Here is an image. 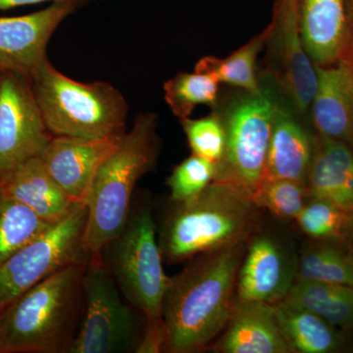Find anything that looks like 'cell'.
<instances>
[{
	"label": "cell",
	"mask_w": 353,
	"mask_h": 353,
	"mask_svg": "<svg viewBox=\"0 0 353 353\" xmlns=\"http://www.w3.org/2000/svg\"><path fill=\"white\" fill-rule=\"evenodd\" d=\"M248 243L197 255L170 277L162 306L167 352H201L222 333L236 304V277Z\"/></svg>",
	"instance_id": "cell-1"
},
{
	"label": "cell",
	"mask_w": 353,
	"mask_h": 353,
	"mask_svg": "<svg viewBox=\"0 0 353 353\" xmlns=\"http://www.w3.org/2000/svg\"><path fill=\"white\" fill-rule=\"evenodd\" d=\"M172 202L158 238L168 264L248 243L259 228L256 202L228 181L217 179L194 199Z\"/></svg>",
	"instance_id": "cell-2"
},
{
	"label": "cell",
	"mask_w": 353,
	"mask_h": 353,
	"mask_svg": "<svg viewBox=\"0 0 353 353\" xmlns=\"http://www.w3.org/2000/svg\"><path fill=\"white\" fill-rule=\"evenodd\" d=\"M88 261L69 265L0 310V353H67L83 309Z\"/></svg>",
	"instance_id": "cell-3"
},
{
	"label": "cell",
	"mask_w": 353,
	"mask_h": 353,
	"mask_svg": "<svg viewBox=\"0 0 353 353\" xmlns=\"http://www.w3.org/2000/svg\"><path fill=\"white\" fill-rule=\"evenodd\" d=\"M157 114H139L134 126L99 167L87 201L83 241L90 256H97L126 225L137 183L157 163Z\"/></svg>",
	"instance_id": "cell-4"
},
{
	"label": "cell",
	"mask_w": 353,
	"mask_h": 353,
	"mask_svg": "<svg viewBox=\"0 0 353 353\" xmlns=\"http://www.w3.org/2000/svg\"><path fill=\"white\" fill-rule=\"evenodd\" d=\"M30 80L52 136L101 139L126 132L127 101L110 83L77 82L58 71L48 58Z\"/></svg>",
	"instance_id": "cell-5"
},
{
	"label": "cell",
	"mask_w": 353,
	"mask_h": 353,
	"mask_svg": "<svg viewBox=\"0 0 353 353\" xmlns=\"http://www.w3.org/2000/svg\"><path fill=\"white\" fill-rule=\"evenodd\" d=\"M97 256L134 307L145 317L162 316L170 277L164 271L157 224L148 202L132 205L122 231Z\"/></svg>",
	"instance_id": "cell-6"
},
{
	"label": "cell",
	"mask_w": 353,
	"mask_h": 353,
	"mask_svg": "<svg viewBox=\"0 0 353 353\" xmlns=\"http://www.w3.org/2000/svg\"><path fill=\"white\" fill-rule=\"evenodd\" d=\"M143 315L125 299L99 257H90L83 275L80 326L67 353H136Z\"/></svg>",
	"instance_id": "cell-7"
},
{
	"label": "cell",
	"mask_w": 353,
	"mask_h": 353,
	"mask_svg": "<svg viewBox=\"0 0 353 353\" xmlns=\"http://www.w3.org/2000/svg\"><path fill=\"white\" fill-rule=\"evenodd\" d=\"M216 110L224 125L226 148L217 164L215 180L233 183L254 199L266 170L273 99L263 90L260 94L245 92L232 99L222 110Z\"/></svg>",
	"instance_id": "cell-8"
},
{
	"label": "cell",
	"mask_w": 353,
	"mask_h": 353,
	"mask_svg": "<svg viewBox=\"0 0 353 353\" xmlns=\"http://www.w3.org/2000/svg\"><path fill=\"white\" fill-rule=\"evenodd\" d=\"M87 221V203L78 204L0 266V310L48 276L90 259L83 241Z\"/></svg>",
	"instance_id": "cell-9"
},
{
	"label": "cell",
	"mask_w": 353,
	"mask_h": 353,
	"mask_svg": "<svg viewBox=\"0 0 353 353\" xmlns=\"http://www.w3.org/2000/svg\"><path fill=\"white\" fill-rule=\"evenodd\" d=\"M53 138L29 77L2 72L0 77V176L38 157Z\"/></svg>",
	"instance_id": "cell-10"
},
{
	"label": "cell",
	"mask_w": 353,
	"mask_h": 353,
	"mask_svg": "<svg viewBox=\"0 0 353 353\" xmlns=\"http://www.w3.org/2000/svg\"><path fill=\"white\" fill-rule=\"evenodd\" d=\"M268 41L273 76L297 112H307L317 88L315 65L304 50L299 0H277Z\"/></svg>",
	"instance_id": "cell-11"
},
{
	"label": "cell",
	"mask_w": 353,
	"mask_h": 353,
	"mask_svg": "<svg viewBox=\"0 0 353 353\" xmlns=\"http://www.w3.org/2000/svg\"><path fill=\"white\" fill-rule=\"evenodd\" d=\"M81 6L78 2H53L38 12L0 17V72L30 78L48 58L46 48L58 26Z\"/></svg>",
	"instance_id": "cell-12"
},
{
	"label": "cell",
	"mask_w": 353,
	"mask_h": 353,
	"mask_svg": "<svg viewBox=\"0 0 353 353\" xmlns=\"http://www.w3.org/2000/svg\"><path fill=\"white\" fill-rule=\"evenodd\" d=\"M297 267L283 245L267 234L250 241L236 277L238 301L275 304L284 301L296 280Z\"/></svg>",
	"instance_id": "cell-13"
},
{
	"label": "cell",
	"mask_w": 353,
	"mask_h": 353,
	"mask_svg": "<svg viewBox=\"0 0 353 353\" xmlns=\"http://www.w3.org/2000/svg\"><path fill=\"white\" fill-rule=\"evenodd\" d=\"M124 134L101 139L53 136L39 157L73 201L87 203L99 167Z\"/></svg>",
	"instance_id": "cell-14"
},
{
	"label": "cell",
	"mask_w": 353,
	"mask_h": 353,
	"mask_svg": "<svg viewBox=\"0 0 353 353\" xmlns=\"http://www.w3.org/2000/svg\"><path fill=\"white\" fill-rule=\"evenodd\" d=\"M317 88L311 102L313 123L319 134L353 150V67L347 60L333 66H315Z\"/></svg>",
	"instance_id": "cell-15"
},
{
	"label": "cell",
	"mask_w": 353,
	"mask_h": 353,
	"mask_svg": "<svg viewBox=\"0 0 353 353\" xmlns=\"http://www.w3.org/2000/svg\"><path fill=\"white\" fill-rule=\"evenodd\" d=\"M213 352L221 353H292L271 304L236 299L231 318Z\"/></svg>",
	"instance_id": "cell-16"
},
{
	"label": "cell",
	"mask_w": 353,
	"mask_h": 353,
	"mask_svg": "<svg viewBox=\"0 0 353 353\" xmlns=\"http://www.w3.org/2000/svg\"><path fill=\"white\" fill-rule=\"evenodd\" d=\"M0 188L50 224L63 219L80 204L60 187L39 157L28 159L0 176Z\"/></svg>",
	"instance_id": "cell-17"
},
{
	"label": "cell",
	"mask_w": 353,
	"mask_h": 353,
	"mask_svg": "<svg viewBox=\"0 0 353 353\" xmlns=\"http://www.w3.org/2000/svg\"><path fill=\"white\" fill-rule=\"evenodd\" d=\"M307 196L331 202L353 214V150L345 143L319 134L306 181Z\"/></svg>",
	"instance_id": "cell-18"
},
{
	"label": "cell",
	"mask_w": 353,
	"mask_h": 353,
	"mask_svg": "<svg viewBox=\"0 0 353 353\" xmlns=\"http://www.w3.org/2000/svg\"><path fill=\"white\" fill-rule=\"evenodd\" d=\"M304 50L315 66L340 59L347 41L345 0H299Z\"/></svg>",
	"instance_id": "cell-19"
},
{
	"label": "cell",
	"mask_w": 353,
	"mask_h": 353,
	"mask_svg": "<svg viewBox=\"0 0 353 353\" xmlns=\"http://www.w3.org/2000/svg\"><path fill=\"white\" fill-rule=\"evenodd\" d=\"M314 143L296 118L274 102L273 120L265 176L306 183Z\"/></svg>",
	"instance_id": "cell-20"
},
{
	"label": "cell",
	"mask_w": 353,
	"mask_h": 353,
	"mask_svg": "<svg viewBox=\"0 0 353 353\" xmlns=\"http://www.w3.org/2000/svg\"><path fill=\"white\" fill-rule=\"evenodd\" d=\"M285 303L310 311L334 328L353 330V288L296 279Z\"/></svg>",
	"instance_id": "cell-21"
},
{
	"label": "cell",
	"mask_w": 353,
	"mask_h": 353,
	"mask_svg": "<svg viewBox=\"0 0 353 353\" xmlns=\"http://www.w3.org/2000/svg\"><path fill=\"white\" fill-rule=\"evenodd\" d=\"M271 305L292 352L328 353L340 348V336L336 328L319 316L284 301Z\"/></svg>",
	"instance_id": "cell-22"
},
{
	"label": "cell",
	"mask_w": 353,
	"mask_h": 353,
	"mask_svg": "<svg viewBox=\"0 0 353 353\" xmlns=\"http://www.w3.org/2000/svg\"><path fill=\"white\" fill-rule=\"evenodd\" d=\"M270 34L271 27L269 25L263 32L226 58H201L194 67V71L212 75L220 83L240 88L250 94H260L262 88L256 76L257 57L266 46Z\"/></svg>",
	"instance_id": "cell-23"
},
{
	"label": "cell",
	"mask_w": 353,
	"mask_h": 353,
	"mask_svg": "<svg viewBox=\"0 0 353 353\" xmlns=\"http://www.w3.org/2000/svg\"><path fill=\"white\" fill-rule=\"evenodd\" d=\"M296 279L353 288V250L350 241H322L310 246L297 266Z\"/></svg>",
	"instance_id": "cell-24"
},
{
	"label": "cell",
	"mask_w": 353,
	"mask_h": 353,
	"mask_svg": "<svg viewBox=\"0 0 353 353\" xmlns=\"http://www.w3.org/2000/svg\"><path fill=\"white\" fill-rule=\"evenodd\" d=\"M50 225L0 188V266Z\"/></svg>",
	"instance_id": "cell-25"
},
{
	"label": "cell",
	"mask_w": 353,
	"mask_h": 353,
	"mask_svg": "<svg viewBox=\"0 0 353 353\" xmlns=\"http://www.w3.org/2000/svg\"><path fill=\"white\" fill-rule=\"evenodd\" d=\"M219 82L209 74L179 73L164 83L165 101L179 120L189 118L199 105H218Z\"/></svg>",
	"instance_id": "cell-26"
},
{
	"label": "cell",
	"mask_w": 353,
	"mask_h": 353,
	"mask_svg": "<svg viewBox=\"0 0 353 353\" xmlns=\"http://www.w3.org/2000/svg\"><path fill=\"white\" fill-rule=\"evenodd\" d=\"M296 220L303 233L315 240L350 241V216L331 202L311 199Z\"/></svg>",
	"instance_id": "cell-27"
},
{
	"label": "cell",
	"mask_w": 353,
	"mask_h": 353,
	"mask_svg": "<svg viewBox=\"0 0 353 353\" xmlns=\"http://www.w3.org/2000/svg\"><path fill=\"white\" fill-rule=\"evenodd\" d=\"M306 183L290 179L264 176L254 196L260 208H266L281 219H296L305 205Z\"/></svg>",
	"instance_id": "cell-28"
},
{
	"label": "cell",
	"mask_w": 353,
	"mask_h": 353,
	"mask_svg": "<svg viewBox=\"0 0 353 353\" xmlns=\"http://www.w3.org/2000/svg\"><path fill=\"white\" fill-rule=\"evenodd\" d=\"M217 172L215 162L192 154L176 165L167 179L171 201H187L199 196L215 180Z\"/></svg>",
	"instance_id": "cell-29"
},
{
	"label": "cell",
	"mask_w": 353,
	"mask_h": 353,
	"mask_svg": "<svg viewBox=\"0 0 353 353\" xmlns=\"http://www.w3.org/2000/svg\"><path fill=\"white\" fill-rule=\"evenodd\" d=\"M180 122L192 154L220 163L226 148V134L218 111L214 109L206 117L185 118Z\"/></svg>",
	"instance_id": "cell-30"
},
{
	"label": "cell",
	"mask_w": 353,
	"mask_h": 353,
	"mask_svg": "<svg viewBox=\"0 0 353 353\" xmlns=\"http://www.w3.org/2000/svg\"><path fill=\"white\" fill-rule=\"evenodd\" d=\"M168 330L163 316L145 317V329L136 353H160L167 352Z\"/></svg>",
	"instance_id": "cell-31"
},
{
	"label": "cell",
	"mask_w": 353,
	"mask_h": 353,
	"mask_svg": "<svg viewBox=\"0 0 353 353\" xmlns=\"http://www.w3.org/2000/svg\"><path fill=\"white\" fill-rule=\"evenodd\" d=\"M78 2L80 4L87 3L90 0H0V10H9L16 7L32 6V4L43 3V2Z\"/></svg>",
	"instance_id": "cell-32"
},
{
	"label": "cell",
	"mask_w": 353,
	"mask_h": 353,
	"mask_svg": "<svg viewBox=\"0 0 353 353\" xmlns=\"http://www.w3.org/2000/svg\"><path fill=\"white\" fill-rule=\"evenodd\" d=\"M348 238L353 241V214L350 216V225H348Z\"/></svg>",
	"instance_id": "cell-33"
},
{
	"label": "cell",
	"mask_w": 353,
	"mask_h": 353,
	"mask_svg": "<svg viewBox=\"0 0 353 353\" xmlns=\"http://www.w3.org/2000/svg\"><path fill=\"white\" fill-rule=\"evenodd\" d=\"M350 245H352V250H353V241H350Z\"/></svg>",
	"instance_id": "cell-34"
},
{
	"label": "cell",
	"mask_w": 353,
	"mask_h": 353,
	"mask_svg": "<svg viewBox=\"0 0 353 353\" xmlns=\"http://www.w3.org/2000/svg\"><path fill=\"white\" fill-rule=\"evenodd\" d=\"M348 62V61H347ZM348 63H350V65H352V66L353 67V63H350V62H348Z\"/></svg>",
	"instance_id": "cell-35"
},
{
	"label": "cell",
	"mask_w": 353,
	"mask_h": 353,
	"mask_svg": "<svg viewBox=\"0 0 353 353\" xmlns=\"http://www.w3.org/2000/svg\"><path fill=\"white\" fill-rule=\"evenodd\" d=\"M2 72H0V77H1Z\"/></svg>",
	"instance_id": "cell-36"
}]
</instances>
